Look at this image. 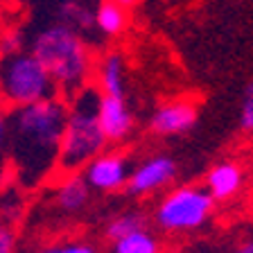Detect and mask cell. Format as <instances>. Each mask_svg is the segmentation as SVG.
<instances>
[{"label":"cell","mask_w":253,"mask_h":253,"mask_svg":"<svg viewBox=\"0 0 253 253\" xmlns=\"http://www.w3.org/2000/svg\"><path fill=\"white\" fill-rule=\"evenodd\" d=\"M176 176V163L169 156H154L142 161L126 179L125 190L131 197H145L165 188Z\"/></svg>","instance_id":"obj_7"},{"label":"cell","mask_w":253,"mask_h":253,"mask_svg":"<svg viewBox=\"0 0 253 253\" xmlns=\"http://www.w3.org/2000/svg\"><path fill=\"white\" fill-rule=\"evenodd\" d=\"M113 2H118V5L125 7V9H131V7L138 5V0H113Z\"/></svg>","instance_id":"obj_22"},{"label":"cell","mask_w":253,"mask_h":253,"mask_svg":"<svg viewBox=\"0 0 253 253\" xmlns=\"http://www.w3.org/2000/svg\"><path fill=\"white\" fill-rule=\"evenodd\" d=\"M30 50L41 59L47 73L52 75L59 95H63L66 100L90 84V75L95 70L93 54L82 32L75 27L61 21L43 27L32 39Z\"/></svg>","instance_id":"obj_2"},{"label":"cell","mask_w":253,"mask_h":253,"mask_svg":"<svg viewBox=\"0 0 253 253\" xmlns=\"http://www.w3.org/2000/svg\"><path fill=\"white\" fill-rule=\"evenodd\" d=\"M240 125L244 131H253V84L247 88L244 93V102H242V113H240Z\"/></svg>","instance_id":"obj_20"},{"label":"cell","mask_w":253,"mask_h":253,"mask_svg":"<svg viewBox=\"0 0 253 253\" xmlns=\"http://www.w3.org/2000/svg\"><path fill=\"white\" fill-rule=\"evenodd\" d=\"M100 90L97 86H84L68 97V113L63 125L61 147H59L57 174L82 172L97 154L109 147V138L97 116Z\"/></svg>","instance_id":"obj_3"},{"label":"cell","mask_w":253,"mask_h":253,"mask_svg":"<svg viewBox=\"0 0 253 253\" xmlns=\"http://www.w3.org/2000/svg\"><path fill=\"white\" fill-rule=\"evenodd\" d=\"M61 179L54 185V206L61 212H75L84 211L90 201V185L86 183L82 172H70V174H57Z\"/></svg>","instance_id":"obj_10"},{"label":"cell","mask_w":253,"mask_h":253,"mask_svg":"<svg viewBox=\"0 0 253 253\" xmlns=\"http://www.w3.org/2000/svg\"><path fill=\"white\" fill-rule=\"evenodd\" d=\"M0 253H16V231L9 221L0 219Z\"/></svg>","instance_id":"obj_19"},{"label":"cell","mask_w":253,"mask_h":253,"mask_svg":"<svg viewBox=\"0 0 253 253\" xmlns=\"http://www.w3.org/2000/svg\"><path fill=\"white\" fill-rule=\"evenodd\" d=\"M215 199L206 188H176L169 195L163 197V201L156 208V224L163 231L181 233V231H192L206 224V219L211 217Z\"/></svg>","instance_id":"obj_5"},{"label":"cell","mask_w":253,"mask_h":253,"mask_svg":"<svg viewBox=\"0 0 253 253\" xmlns=\"http://www.w3.org/2000/svg\"><path fill=\"white\" fill-rule=\"evenodd\" d=\"M197 122V106L190 100H174L161 104L149 118V129L156 136H181Z\"/></svg>","instance_id":"obj_8"},{"label":"cell","mask_w":253,"mask_h":253,"mask_svg":"<svg viewBox=\"0 0 253 253\" xmlns=\"http://www.w3.org/2000/svg\"><path fill=\"white\" fill-rule=\"evenodd\" d=\"M37 253H97L95 247L84 242H75V244H63V247H50V249H43V251Z\"/></svg>","instance_id":"obj_21"},{"label":"cell","mask_w":253,"mask_h":253,"mask_svg":"<svg viewBox=\"0 0 253 253\" xmlns=\"http://www.w3.org/2000/svg\"><path fill=\"white\" fill-rule=\"evenodd\" d=\"M59 21L77 32H86L95 27V9H90L84 0H63L59 5Z\"/></svg>","instance_id":"obj_14"},{"label":"cell","mask_w":253,"mask_h":253,"mask_svg":"<svg viewBox=\"0 0 253 253\" xmlns=\"http://www.w3.org/2000/svg\"><path fill=\"white\" fill-rule=\"evenodd\" d=\"M59 95L52 75L32 50L0 57V102L9 109Z\"/></svg>","instance_id":"obj_4"},{"label":"cell","mask_w":253,"mask_h":253,"mask_svg":"<svg viewBox=\"0 0 253 253\" xmlns=\"http://www.w3.org/2000/svg\"><path fill=\"white\" fill-rule=\"evenodd\" d=\"M242 183H244L242 168L237 163H231V161L217 163L206 176V190L211 192V197L215 201H226L231 197H235L240 192V188H242Z\"/></svg>","instance_id":"obj_11"},{"label":"cell","mask_w":253,"mask_h":253,"mask_svg":"<svg viewBox=\"0 0 253 253\" xmlns=\"http://www.w3.org/2000/svg\"><path fill=\"white\" fill-rule=\"evenodd\" d=\"M95 79H97V90L102 95H125V57L116 50L104 52L100 61L95 63Z\"/></svg>","instance_id":"obj_12"},{"label":"cell","mask_w":253,"mask_h":253,"mask_svg":"<svg viewBox=\"0 0 253 253\" xmlns=\"http://www.w3.org/2000/svg\"><path fill=\"white\" fill-rule=\"evenodd\" d=\"M100 125L104 129L109 142H122L133 131V113L126 104L125 95H102L97 106Z\"/></svg>","instance_id":"obj_9"},{"label":"cell","mask_w":253,"mask_h":253,"mask_svg":"<svg viewBox=\"0 0 253 253\" xmlns=\"http://www.w3.org/2000/svg\"><path fill=\"white\" fill-rule=\"evenodd\" d=\"M235 253H253V240H249V242H244L242 247L237 249Z\"/></svg>","instance_id":"obj_23"},{"label":"cell","mask_w":253,"mask_h":253,"mask_svg":"<svg viewBox=\"0 0 253 253\" xmlns=\"http://www.w3.org/2000/svg\"><path fill=\"white\" fill-rule=\"evenodd\" d=\"M126 27V9L113 0H102L95 7V30H100L104 37H118Z\"/></svg>","instance_id":"obj_13"},{"label":"cell","mask_w":253,"mask_h":253,"mask_svg":"<svg viewBox=\"0 0 253 253\" xmlns=\"http://www.w3.org/2000/svg\"><path fill=\"white\" fill-rule=\"evenodd\" d=\"M25 50V34L21 30H7L0 37V57H9Z\"/></svg>","instance_id":"obj_18"},{"label":"cell","mask_w":253,"mask_h":253,"mask_svg":"<svg viewBox=\"0 0 253 253\" xmlns=\"http://www.w3.org/2000/svg\"><path fill=\"white\" fill-rule=\"evenodd\" d=\"M86 183L90 190L97 192H116V190L125 188L126 179H129V163L126 158L118 152H102L82 169Z\"/></svg>","instance_id":"obj_6"},{"label":"cell","mask_w":253,"mask_h":253,"mask_svg":"<svg viewBox=\"0 0 253 253\" xmlns=\"http://www.w3.org/2000/svg\"><path fill=\"white\" fill-rule=\"evenodd\" d=\"M140 228H147V217L138 211H125L106 221L104 235H106V240L116 242V240L129 235V233L140 231Z\"/></svg>","instance_id":"obj_16"},{"label":"cell","mask_w":253,"mask_h":253,"mask_svg":"<svg viewBox=\"0 0 253 253\" xmlns=\"http://www.w3.org/2000/svg\"><path fill=\"white\" fill-rule=\"evenodd\" d=\"M111 253H161V242L147 228H140V231L116 240L111 247Z\"/></svg>","instance_id":"obj_15"},{"label":"cell","mask_w":253,"mask_h":253,"mask_svg":"<svg viewBox=\"0 0 253 253\" xmlns=\"http://www.w3.org/2000/svg\"><path fill=\"white\" fill-rule=\"evenodd\" d=\"M7 154H9V111L0 102V179L9 169Z\"/></svg>","instance_id":"obj_17"},{"label":"cell","mask_w":253,"mask_h":253,"mask_svg":"<svg viewBox=\"0 0 253 253\" xmlns=\"http://www.w3.org/2000/svg\"><path fill=\"white\" fill-rule=\"evenodd\" d=\"M66 113L68 100L63 95L9 109L7 165L14 183L23 190L37 188L57 174Z\"/></svg>","instance_id":"obj_1"}]
</instances>
